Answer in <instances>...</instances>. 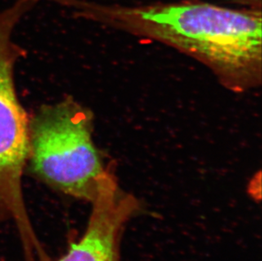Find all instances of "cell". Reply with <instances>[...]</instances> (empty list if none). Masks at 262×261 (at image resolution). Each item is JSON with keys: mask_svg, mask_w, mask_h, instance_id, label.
I'll list each match as a JSON object with an SVG mask.
<instances>
[{"mask_svg": "<svg viewBox=\"0 0 262 261\" xmlns=\"http://www.w3.org/2000/svg\"><path fill=\"white\" fill-rule=\"evenodd\" d=\"M91 204L83 234L56 261H121V235L127 222L140 211L139 200L121 189L112 176Z\"/></svg>", "mask_w": 262, "mask_h": 261, "instance_id": "obj_4", "label": "cell"}, {"mask_svg": "<svg viewBox=\"0 0 262 261\" xmlns=\"http://www.w3.org/2000/svg\"><path fill=\"white\" fill-rule=\"evenodd\" d=\"M27 169L53 189L91 203L114 175L94 141V115L72 97L29 118Z\"/></svg>", "mask_w": 262, "mask_h": 261, "instance_id": "obj_2", "label": "cell"}, {"mask_svg": "<svg viewBox=\"0 0 262 261\" xmlns=\"http://www.w3.org/2000/svg\"><path fill=\"white\" fill-rule=\"evenodd\" d=\"M34 0H20L0 14V215L15 225L26 261H41L48 253L28 214L23 176L28 155L29 118L19 100L15 66L25 50L14 40V30Z\"/></svg>", "mask_w": 262, "mask_h": 261, "instance_id": "obj_3", "label": "cell"}, {"mask_svg": "<svg viewBox=\"0 0 262 261\" xmlns=\"http://www.w3.org/2000/svg\"><path fill=\"white\" fill-rule=\"evenodd\" d=\"M59 2L73 8L79 16L192 57L233 93L242 94L261 85L260 9L234 10L202 1L140 6Z\"/></svg>", "mask_w": 262, "mask_h": 261, "instance_id": "obj_1", "label": "cell"}]
</instances>
